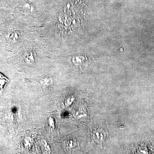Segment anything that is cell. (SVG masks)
<instances>
[{
    "instance_id": "cell-1",
    "label": "cell",
    "mask_w": 154,
    "mask_h": 154,
    "mask_svg": "<svg viewBox=\"0 0 154 154\" xmlns=\"http://www.w3.org/2000/svg\"><path fill=\"white\" fill-rule=\"evenodd\" d=\"M106 133L103 129L99 128L96 129L93 134V138L95 142L98 143H101L105 140Z\"/></svg>"
},
{
    "instance_id": "cell-2",
    "label": "cell",
    "mask_w": 154,
    "mask_h": 154,
    "mask_svg": "<svg viewBox=\"0 0 154 154\" xmlns=\"http://www.w3.org/2000/svg\"><path fill=\"white\" fill-rule=\"evenodd\" d=\"M8 79L0 74V91H2L4 86L6 85V83L8 82Z\"/></svg>"
},
{
    "instance_id": "cell-3",
    "label": "cell",
    "mask_w": 154,
    "mask_h": 154,
    "mask_svg": "<svg viewBox=\"0 0 154 154\" xmlns=\"http://www.w3.org/2000/svg\"><path fill=\"white\" fill-rule=\"evenodd\" d=\"M33 139L30 137H27L25 138L24 140V145L25 147H28V146H30L32 143H33Z\"/></svg>"
},
{
    "instance_id": "cell-4",
    "label": "cell",
    "mask_w": 154,
    "mask_h": 154,
    "mask_svg": "<svg viewBox=\"0 0 154 154\" xmlns=\"http://www.w3.org/2000/svg\"><path fill=\"white\" fill-rule=\"evenodd\" d=\"M40 82L42 85L49 86L52 84V81L51 79L45 78V79L41 80V81H40Z\"/></svg>"
},
{
    "instance_id": "cell-5",
    "label": "cell",
    "mask_w": 154,
    "mask_h": 154,
    "mask_svg": "<svg viewBox=\"0 0 154 154\" xmlns=\"http://www.w3.org/2000/svg\"><path fill=\"white\" fill-rule=\"evenodd\" d=\"M25 60L26 62L28 63H33L34 61V58L32 54H28V55L26 56V57H25Z\"/></svg>"
},
{
    "instance_id": "cell-6",
    "label": "cell",
    "mask_w": 154,
    "mask_h": 154,
    "mask_svg": "<svg viewBox=\"0 0 154 154\" xmlns=\"http://www.w3.org/2000/svg\"><path fill=\"white\" fill-rule=\"evenodd\" d=\"M74 98H72V97H69L68 99H67L65 101L64 104L66 106H68L69 105H70L72 102L73 101Z\"/></svg>"
},
{
    "instance_id": "cell-7",
    "label": "cell",
    "mask_w": 154,
    "mask_h": 154,
    "mask_svg": "<svg viewBox=\"0 0 154 154\" xmlns=\"http://www.w3.org/2000/svg\"><path fill=\"white\" fill-rule=\"evenodd\" d=\"M75 140H69L67 143V146L69 148H72L74 147L75 146Z\"/></svg>"
},
{
    "instance_id": "cell-8",
    "label": "cell",
    "mask_w": 154,
    "mask_h": 154,
    "mask_svg": "<svg viewBox=\"0 0 154 154\" xmlns=\"http://www.w3.org/2000/svg\"><path fill=\"white\" fill-rule=\"evenodd\" d=\"M48 123L50 126L52 128H54V120L53 118L52 117H49V119H48Z\"/></svg>"
},
{
    "instance_id": "cell-9",
    "label": "cell",
    "mask_w": 154,
    "mask_h": 154,
    "mask_svg": "<svg viewBox=\"0 0 154 154\" xmlns=\"http://www.w3.org/2000/svg\"><path fill=\"white\" fill-rule=\"evenodd\" d=\"M45 149L47 150L48 151L50 150V147L49 145H48V144L47 143L45 142Z\"/></svg>"
}]
</instances>
